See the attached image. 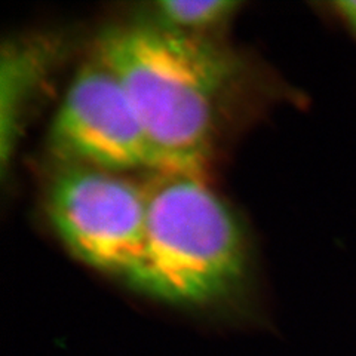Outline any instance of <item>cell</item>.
I'll return each instance as SVG.
<instances>
[{"mask_svg": "<svg viewBox=\"0 0 356 356\" xmlns=\"http://www.w3.org/2000/svg\"><path fill=\"white\" fill-rule=\"evenodd\" d=\"M147 195L146 241L128 282L166 303L199 306L227 296L247 269L232 209L204 174L156 171Z\"/></svg>", "mask_w": 356, "mask_h": 356, "instance_id": "obj_2", "label": "cell"}, {"mask_svg": "<svg viewBox=\"0 0 356 356\" xmlns=\"http://www.w3.org/2000/svg\"><path fill=\"white\" fill-rule=\"evenodd\" d=\"M3 55L2 64V163L8 166V158L14 147L18 132L21 107L30 94V88L43 70L42 55L36 51L10 47Z\"/></svg>", "mask_w": 356, "mask_h": 356, "instance_id": "obj_5", "label": "cell"}, {"mask_svg": "<svg viewBox=\"0 0 356 356\" xmlns=\"http://www.w3.org/2000/svg\"><path fill=\"white\" fill-rule=\"evenodd\" d=\"M238 8L235 0H161L154 5L161 27L195 38L225 22Z\"/></svg>", "mask_w": 356, "mask_h": 356, "instance_id": "obj_6", "label": "cell"}, {"mask_svg": "<svg viewBox=\"0 0 356 356\" xmlns=\"http://www.w3.org/2000/svg\"><path fill=\"white\" fill-rule=\"evenodd\" d=\"M47 202L52 227L77 259L128 281L146 241L144 186L115 172L67 165L54 177Z\"/></svg>", "mask_w": 356, "mask_h": 356, "instance_id": "obj_3", "label": "cell"}, {"mask_svg": "<svg viewBox=\"0 0 356 356\" xmlns=\"http://www.w3.org/2000/svg\"><path fill=\"white\" fill-rule=\"evenodd\" d=\"M336 8L339 10V14L346 19L356 31V0H352V2H337Z\"/></svg>", "mask_w": 356, "mask_h": 356, "instance_id": "obj_7", "label": "cell"}, {"mask_svg": "<svg viewBox=\"0 0 356 356\" xmlns=\"http://www.w3.org/2000/svg\"><path fill=\"white\" fill-rule=\"evenodd\" d=\"M94 55L124 86L158 171L204 174L235 61L200 38L144 24L107 30Z\"/></svg>", "mask_w": 356, "mask_h": 356, "instance_id": "obj_1", "label": "cell"}, {"mask_svg": "<svg viewBox=\"0 0 356 356\" xmlns=\"http://www.w3.org/2000/svg\"><path fill=\"white\" fill-rule=\"evenodd\" d=\"M49 144L69 165L115 174L159 170L146 129L124 86L95 55L70 82L52 120Z\"/></svg>", "mask_w": 356, "mask_h": 356, "instance_id": "obj_4", "label": "cell"}]
</instances>
